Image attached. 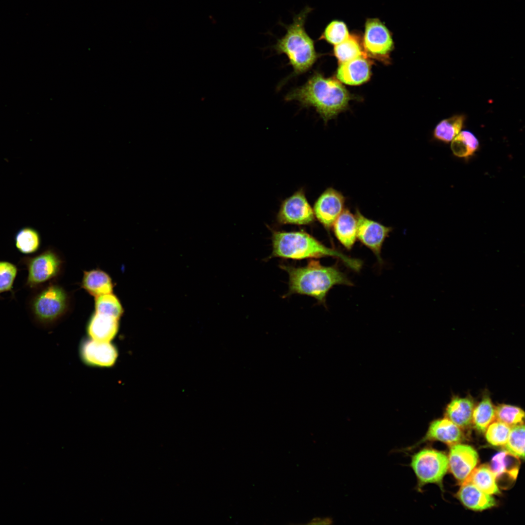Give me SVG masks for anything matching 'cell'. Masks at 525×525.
<instances>
[{
	"instance_id": "18",
	"label": "cell",
	"mask_w": 525,
	"mask_h": 525,
	"mask_svg": "<svg viewBox=\"0 0 525 525\" xmlns=\"http://www.w3.org/2000/svg\"><path fill=\"white\" fill-rule=\"evenodd\" d=\"M332 227L336 238L348 250L351 249L357 237V220L349 210L344 209L334 222Z\"/></svg>"
},
{
	"instance_id": "15",
	"label": "cell",
	"mask_w": 525,
	"mask_h": 525,
	"mask_svg": "<svg viewBox=\"0 0 525 525\" xmlns=\"http://www.w3.org/2000/svg\"><path fill=\"white\" fill-rule=\"evenodd\" d=\"M371 75L370 65L366 56L340 63L336 72L338 80L349 85H361L368 81Z\"/></svg>"
},
{
	"instance_id": "20",
	"label": "cell",
	"mask_w": 525,
	"mask_h": 525,
	"mask_svg": "<svg viewBox=\"0 0 525 525\" xmlns=\"http://www.w3.org/2000/svg\"><path fill=\"white\" fill-rule=\"evenodd\" d=\"M82 286L93 296H98L112 293L113 284L110 276L100 269L85 271L82 281Z\"/></svg>"
},
{
	"instance_id": "19",
	"label": "cell",
	"mask_w": 525,
	"mask_h": 525,
	"mask_svg": "<svg viewBox=\"0 0 525 525\" xmlns=\"http://www.w3.org/2000/svg\"><path fill=\"white\" fill-rule=\"evenodd\" d=\"M474 407V401L471 397H455L447 406L446 418L460 428H466L472 422Z\"/></svg>"
},
{
	"instance_id": "9",
	"label": "cell",
	"mask_w": 525,
	"mask_h": 525,
	"mask_svg": "<svg viewBox=\"0 0 525 525\" xmlns=\"http://www.w3.org/2000/svg\"><path fill=\"white\" fill-rule=\"evenodd\" d=\"M355 215L357 220V238L373 252L378 262L381 263L382 246L392 228L366 217L358 209Z\"/></svg>"
},
{
	"instance_id": "2",
	"label": "cell",
	"mask_w": 525,
	"mask_h": 525,
	"mask_svg": "<svg viewBox=\"0 0 525 525\" xmlns=\"http://www.w3.org/2000/svg\"><path fill=\"white\" fill-rule=\"evenodd\" d=\"M289 276L288 295L298 294L311 296L324 303L330 290L335 285L351 286L353 283L335 266H326L312 260L305 266L280 265Z\"/></svg>"
},
{
	"instance_id": "13",
	"label": "cell",
	"mask_w": 525,
	"mask_h": 525,
	"mask_svg": "<svg viewBox=\"0 0 525 525\" xmlns=\"http://www.w3.org/2000/svg\"><path fill=\"white\" fill-rule=\"evenodd\" d=\"M448 457L449 468L455 477L463 482L476 467L477 452L471 446L455 444L451 446Z\"/></svg>"
},
{
	"instance_id": "26",
	"label": "cell",
	"mask_w": 525,
	"mask_h": 525,
	"mask_svg": "<svg viewBox=\"0 0 525 525\" xmlns=\"http://www.w3.org/2000/svg\"><path fill=\"white\" fill-rule=\"evenodd\" d=\"M333 52L340 63L345 62L361 56H366L363 51L358 38L350 35L342 42L334 45Z\"/></svg>"
},
{
	"instance_id": "14",
	"label": "cell",
	"mask_w": 525,
	"mask_h": 525,
	"mask_svg": "<svg viewBox=\"0 0 525 525\" xmlns=\"http://www.w3.org/2000/svg\"><path fill=\"white\" fill-rule=\"evenodd\" d=\"M462 438L463 433L459 427L447 418L439 419L430 423L425 436L419 442L400 451L404 453L408 452L429 440H438L452 446L461 441Z\"/></svg>"
},
{
	"instance_id": "29",
	"label": "cell",
	"mask_w": 525,
	"mask_h": 525,
	"mask_svg": "<svg viewBox=\"0 0 525 525\" xmlns=\"http://www.w3.org/2000/svg\"><path fill=\"white\" fill-rule=\"evenodd\" d=\"M525 432L524 424L511 427L507 441L503 446L505 451L523 459L525 456Z\"/></svg>"
},
{
	"instance_id": "23",
	"label": "cell",
	"mask_w": 525,
	"mask_h": 525,
	"mask_svg": "<svg viewBox=\"0 0 525 525\" xmlns=\"http://www.w3.org/2000/svg\"><path fill=\"white\" fill-rule=\"evenodd\" d=\"M41 241L39 233L31 227H24L20 228L14 236L17 249L25 255L36 252L40 246Z\"/></svg>"
},
{
	"instance_id": "28",
	"label": "cell",
	"mask_w": 525,
	"mask_h": 525,
	"mask_svg": "<svg viewBox=\"0 0 525 525\" xmlns=\"http://www.w3.org/2000/svg\"><path fill=\"white\" fill-rule=\"evenodd\" d=\"M95 312L119 319L123 310L117 297L112 293L95 297Z\"/></svg>"
},
{
	"instance_id": "12",
	"label": "cell",
	"mask_w": 525,
	"mask_h": 525,
	"mask_svg": "<svg viewBox=\"0 0 525 525\" xmlns=\"http://www.w3.org/2000/svg\"><path fill=\"white\" fill-rule=\"evenodd\" d=\"M345 202V198L340 192L328 188L315 204V216L326 228H330L344 210Z\"/></svg>"
},
{
	"instance_id": "4",
	"label": "cell",
	"mask_w": 525,
	"mask_h": 525,
	"mask_svg": "<svg viewBox=\"0 0 525 525\" xmlns=\"http://www.w3.org/2000/svg\"><path fill=\"white\" fill-rule=\"evenodd\" d=\"M312 10L307 6L294 15L292 23L281 24L286 29V33L277 39L273 47L278 54L284 53L287 56L293 68V75L309 70L319 56L315 49V41L305 28L307 18Z\"/></svg>"
},
{
	"instance_id": "3",
	"label": "cell",
	"mask_w": 525,
	"mask_h": 525,
	"mask_svg": "<svg viewBox=\"0 0 525 525\" xmlns=\"http://www.w3.org/2000/svg\"><path fill=\"white\" fill-rule=\"evenodd\" d=\"M271 257L301 260L332 257L341 260L350 268L359 270L361 262L329 248L304 231H275L272 236Z\"/></svg>"
},
{
	"instance_id": "7",
	"label": "cell",
	"mask_w": 525,
	"mask_h": 525,
	"mask_svg": "<svg viewBox=\"0 0 525 525\" xmlns=\"http://www.w3.org/2000/svg\"><path fill=\"white\" fill-rule=\"evenodd\" d=\"M21 262L27 271L25 286L30 289L36 288L56 277L62 264L57 254L50 249L23 258Z\"/></svg>"
},
{
	"instance_id": "25",
	"label": "cell",
	"mask_w": 525,
	"mask_h": 525,
	"mask_svg": "<svg viewBox=\"0 0 525 525\" xmlns=\"http://www.w3.org/2000/svg\"><path fill=\"white\" fill-rule=\"evenodd\" d=\"M479 142L477 138L471 132L464 130L452 140L451 150L453 154L460 158H466L472 155L478 149Z\"/></svg>"
},
{
	"instance_id": "11",
	"label": "cell",
	"mask_w": 525,
	"mask_h": 525,
	"mask_svg": "<svg viewBox=\"0 0 525 525\" xmlns=\"http://www.w3.org/2000/svg\"><path fill=\"white\" fill-rule=\"evenodd\" d=\"M313 209L302 190L294 193L282 203L277 219L280 223L304 225L315 220Z\"/></svg>"
},
{
	"instance_id": "6",
	"label": "cell",
	"mask_w": 525,
	"mask_h": 525,
	"mask_svg": "<svg viewBox=\"0 0 525 525\" xmlns=\"http://www.w3.org/2000/svg\"><path fill=\"white\" fill-rule=\"evenodd\" d=\"M409 465L417 477L419 490L429 483L442 487V479L449 468L448 457L442 452L424 448L411 456Z\"/></svg>"
},
{
	"instance_id": "21",
	"label": "cell",
	"mask_w": 525,
	"mask_h": 525,
	"mask_svg": "<svg viewBox=\"0 0 525 525\" xmlns=\"http://www.w3.org/2000/svg\"><path fill=\"white\" fill-rule=\"evenodd\" d=\"M464 482H470L490 495L500 493L496 483V477L487 465H483L475 468Z\"/></svg>"
},
{
	"instance_id": "27",
	"label": "cell",
	"mask_w": 525,
	"mask_h": 525,
	"mask_svg": "<svg viewBox=\"0 0 525 525\" xmlns=\"http://www.w3.org/2000/svg\"><path fill=\"white\" fill-rule=\"evenodd\" d=\"M516 457L505 451L497 453L492 457L490 467L496 478L507 473L511 478L516 479L519 467L512 465V460Z\"/></svg>"
},
{
	"instance_id": "30",
	"label": "cell",
	"mask_w": 525,
	"mask_h": 525,
	"mask_svg": "<svg viewBox=\"0 0 525 525\" xmlns=\"http://www.w3.org/2000/svg\"><path fill=\"white\" fill-rule=\"evenodd\" d=\"M495 417L497 420L511 427L524 424L525 413L518 406L500 404L495 407Z\"/></svg>"
},
{
	"instance_id": "22",
	"label": "cell",
	"mask_w": 525,
	"mask_h": 525,
	"mask_svg": "<svg viewBox=\"0 0 525 525\" xmlns=\"http://www.w3.org/2000/svg\"><path fill=\"white\" fill-rule=\"evenodd\" d=\"M495 419V407L489 395L486 394L474 408L472 422L477 431L484 433L489 425L494 421Z\"/></svg>"
},
{
	"instance_id": "16",
	"label": "cell",
	"mask_w": 525,
	"mask_h": 525,
	"mask_svg": "<svg viewBox=\"0 0 525 525\" xmlns=\"http://www.w3.org/2000/svg\"><path fill=\"white\" fill-rule=\"evenodd\" d=\"M118 319L95 312L87 326L88 337L100 342H111L119 329Z\"/></svg>"
},
{
	"instance_id": "10",
	"label": "cell",
	"mask_w": 525,
	"mask_h": 525,
	"mask_svg": "<svg viewBox=\"0 0 525 525\" xmlns=\"http://www.w3.org/2000/svg\"><path fill=\"white\" fill-rule=\"evenodd\" d=\"M365 51L375 57H385L393 49L391 35L384 24L378 18L367 19L363 40Z\"/></svg>"
},
{
	"instance_id": "33",
	"label": "cell",
	"mask_w": 525,
	"mask_h": 525,
	"mask_svg": "<svg viewBox=\"0 0 525 525\" xmlns=\"http://www.w3.org/2000/svg\"><path fill=\"white\" fill-rule=\"evenodd\" d=\"M18 272V267L15 264L0 261V294L8 292L14 294L13 285Z\"/></svg>"
},
{
	"instance_id": "24",
	"label": "cell",
	"mask_w": 525,
	"mask_h": 525,
	"mask_svg": "<svg viewBox=\"0 0 525 525\" xmlns=\"http://www.w3.org/2000/svg\"><path fill=\"white\" fill-rule=\"evenodd\" d=\"M465 120L463 114L455 115L441 120L434 129V137L445 142L452 141L460 132Z\"/></svg>"
},
{
	"instance_id": "5",
	"label": "cell",
	"mask_w": 525,
	"mask_h": 525,
	"mask_svg": "<svg viewBox=\"0 0 525 525\" xmlns=\"http://www.w3.org/2000/svg\"><path fill=\"white\" fill-rule=\"evenodd\" d=\"M68 305L65 291L57 284H50L36 291L28 302L29 311L36 323L50 327L64 315Z\"/></svg>"
},
{
	"instance_id": "31",
	"label": "cell",
	"mask_w": 525,
	"mask_h": 525,
	"mask_svg": "<svg viewBox=\"0 0 525 525\" xmlns=\"http://www.w3.org/2000/svg\"><path fill=\"white\" fill-rule=\"evenodd\" d=\"M349 35L346 24L342 21L333 20L326 26L319 39L336 45L344 41Z\"/></svg>"
},
{
	"instance_id": "8",
	"label": "cell",
	"mask_w": 525,
	"mask_h": 525,
	"mask_svg": "<svg viewBox=\"0 0 525 525\" xmlns=\"http://www.w3.org/2000/svg\"><path fill=\"white\" fill-rule=\"evenodd\" d=\"M78 354L86 366L110 368L116 364L119 352L116 345L111 342L98 341L88 337L80 342Z\"/></svg>"
},
{
	"instance_id": "17",
	"label": "cell",
	"mask_w": 525,
	"mask_h": 525,
	"mask_svg": "<svg viewBox=\"0 0 525 525\" xmlns=\"http://www.w3.org/2000/svg\"><path fill=\"white\" fill-rule=\"evenodd\" d=\"M462 503L469 509L483 510L490 508L496 505L493 497L468 482H463L458 493Z\"/></svg>"
},
{
	"instance_id": "32",
	"label": "cell",
	"mask_w": 525,
	"mask_h": 525,
	"mask_svg": "<svg viewBox=\"0 0 525 525\" xmlns=\"http://www.w3.org/2000/svg\"><path fill=\"white\" fill-rule=\"evenodd\" d=\"M511 427L497 420L491 422L486 430L487 441L493 446H504L507 441Z\"/></svg>"
},
{
	"instance_id": "1",
	"label": "cell",
	"mask_w": 525,
	"mask_h": 525,
	"mask_svg": "<svg viewBox=\"0 0 525 525\" xmlns=\"http://www.w3.org/2000/svg\"><path fill=\"white\" fill-rule=\"evenodd\" d=\"M350 99L349 92L339 81L325 77L318 72H315L304 85L285 97L287 101H296L303 106L315 107L326 122L345 109Z\"/></svg>"
}]
</instances>
